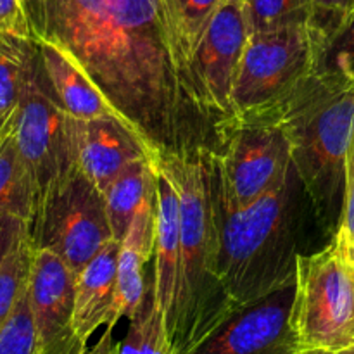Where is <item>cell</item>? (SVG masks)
Returning <instances> with one entry per match:
<instances>
[{"label": "cell", "instance_id": "cell-1", "mask_svg": "<svg viewBox=\"0 0 354 354\" xmlns=\"http://www.w3.org/2000/svg\"><path fill=\"white\" fill-rule=\"evenodd\" d=\"M35 40L75 57L154 152L216 151L171 0H26Z\"/></svg>", "mask_w": 354, "mask_h": 354}, {"label": "cell", "instance_id": "cell-2", "mask_svg": "<svg viewBox=\"0 0 354 354\" xmlns=\"http://www.w3.org/2000/svg\"><path fill=\"white\" fill-rule=\"evenodd\" d=\"M161 154L180 196L178 282L166 330L173 354H190L237 311L218 272L214 151Z\"/></svg>", "mask_w": 354, "mask_h": 354}, {"label": "cell", "instance_id": "cell-3", "mask_svg": "<svg viewBox=\"0 0 354 354\" xmlns=\"http://www.w3.org/2000/svg\"><path fill=\"white\" fill-rule=\"evenodd\" d=\"M282 127L292 165L325 234H337L346 194V159L354 135V82L320 68L265 114Z\"/></svg>", "mask_w": 354, "mask_h": 354}, {"label": "cell", "instance_id": "cell-4", "mask_svg": "<svg viewBox=\"0 0 354 354\" xmlns=\"http://www.w3.org/2000/svg\"><path fill=\"white\" fill-rule=\"evenodd\" d=\"M304 187L296 168L241 209H225L218 196V272L235 310L296 279L297 197Z\"/></svg>", "mask_w": 354, "mask_h": 354}, {"label": "cell", "instance_id": "cell-5", "mask_svg": "<svg viewBox=\"0 0 354 354\" xmlns=\"http://www.w3.org/2000/svg\"><path fill=\"white\" fill-rule=\"evenodd\" d=\"M328 44L313 23L252 33L234 85L232 118L275 109L324 66Z\"/></svg>", "mask_w": 354, "mask_h": 354}, {"label": "cell", "instance_id": "cell-6", "mask_svg": "<svg viewBox=\"0 0 354 354\" xmlns=\"http://www.w3.org/2000/svg\"><path fill=\"white\" fill-rule=\"evenodd\" d=\"M294 328L301 351H339L354 344V272L335 239L297 254Z\"/></svg>", "mask_w": 354, "mask_h": 354}, {"label": "cell", "instance_id": "cell-7", "mask_svg": "<svg viewBox=\"0 0 354 354\" xmlns=\"http://www.w3.org/2000/svg\"><path fill=\"white\" fill-rule=\"evenodd\" d=\"M225 209H241L268 192L292 168L282 127L268 116H234L218 127L213 154Z\"/></svg>", "mask_w": 354, "mask_h": 354}, {"label": "cell", "instance_id": "cell-8", "mask_svg": "<svg viewBox=\"0 0 354 354\" xmlns=\"http://www.w3.org/2000/svg\"><path fill=\"white\" fill-rule=\"evenodd\" d=\"M30 237L35 248L61 256L75 277L113 241L106 197L78 166L41 197Z\"/></svg>", "mask_w": 354, "mask_h": 354}, {"label": "cell", "instance_id": "cell-9", "mask_svg": "<svg viewBox=\"0 0 354 354\" xmlns=\"http://www.w3.org/2000/svg\"><path fill=\"white\" fill-rule=\"evenodd\" d=\"M14 138L33 182L38 206L41 197L76 168L71 116L48 83L40 52L31 62L14 113Z\"/></svg>", "mask_w": 354, "mask_h": 354}, {"label": "cell", "instance_id": "cell-10", "mask_svg": "<svg viewBox=\"0 0 354 354\" xmlns=\"http://www.w3.org/2000/svg\"><path fill=\"white\" fill-rule=\"evenodd\" d=\"M251 35L244 0H223L194 52V78L216 131L234 114V85Z\"/></svg>", "mask_w": 354, "mask_h": 354}, {"label": "cell", "instance_id": "cell-11", "mask_svg": "<svg viewBox=\"0 0 354 354\" xmlns=\"http://www.w3.org/2000/svg\"><path fill=\"white\" fill-rule=\"evenodd\" d=\"M296 279L242 306L190 354H297L294 328Z\"/></svg>", "mask_w": 354, "mask_h": 354}, {"label": "cell", "instance_id": "cell-12", "mask_svg": "<svg viewBox=\"0 0 354 354\" xmlns=\"http://www.w3.org/2000/svg\"><path fill=\"white\" fill-rule=\"evenodd\" d=\"M75 283V273L61 256L35 248L26 292L41 354H85L88 349L73 328Z\"/></svg>", "mask_w": 354, "mask_h": 354}, {"label": "cell", "instance_id": "cell-13", "mask_svg": "<svg viewBox=\"0 0 354 354\" xmlns=\"http://www.w3.org/2000/svg\"><path fill=\"white\" fill-rule=\"evenodd\" d=\"M71 135L76 166L102 194L130 162L158 154L116 114L93 120L71 118Z\"/></svg>", "mask_w": 354, "mask_h": 354}, {"label": "cell", "instance_id": "cell-14", "mask_svg": "<svg viewBox=\"0 0 354 354\" xmlns=\"http://www.w3.org/2000/svg\"><path fill=\"white\" fill-rule=\"evenodd\" d=\"M156 175L154 272L151 279L156 306L169 320L175 304L180 266V196L161 152L152 158Z\"/></svg>", "mask_w": 354, "mask_h": 354}, {"label": "cell", "instance_id": "cell-15", "mask_svg": "<svg viewBox=\"0 0 354 354\" xmlns=\"http://www.w3.org/2000/svg\"><path fill=\"white\" fill-rule=\"evenodd\" d=\"M156 187L142 203L118 252V283L114 303V325L121 318H131L147 296L145 265L154 256Z\"/></svg>", "mask_w": 354, "mask_h": 354}, {"label": "cell", "instance_id": "cell-16", "mask_svg": "<svg viewBox=\"0 0 354 354\" xmlns=\"http://www.w3.org/2000/svg\"><path fill=\"white\" fill-rule=\"evenodd\" d=\"M118 252L120 242L113 239L76 275L73 328L83 346L100 327H114Z\"/></svg>", "mask_w": 354, "mask_h": 354}, {"label": "cell", "instance_id": "cell-17", "mask_svg": "<svg viewBox=\"0 0 354 354\" xmlns=\"http://www.w3.org/2000/svg\"><path fill=\"white\" fill-rule=\"evenodd\" d=\"M37 45L48 83L69 116L76 120H93L111 114L120 116L66 48L47 38L37 40Z\"/></svg>", "mask_w": 354, "mask_h": 354}, {"label": "cell", "instance_id": "cell-18", "mask_svg": "<svg viewBox=\"0 0 354 354\" xmlns=\"http://www.w3.org/2000/svg\"><path fill=\"white\" fill-rule=\"evenodd\" d=\"M152 158L130 162L104 194L107 220L114 241H123L142 203L154 190L156 175Z\"/></svg>", "mask_w": 354, "mask_h": 354}, {"label": "cell", "instance_id": "cell-19", "mask_svg": "<svg viewBox=\"0 0 354 354\" xmlns=\"http://www.w3.org/2000/svg\"><path fill=\"white\" fill-rule=\"evenodd\" d=\"M16 113V111H14ZM37 194L14 138V118L0 140V214H16L31 225Z\"/></svg>", "mask_w": 354, "mask_h": 354}, {"label": "cell", "instance_id": "cell-20", "mask_svg": "<svg viewBox=\"0 0 354 354\" xmlns=\"http://www.w3.org/2000/svg\"><path fill=\"white\" fill-rule=\"evenodd\" d=\"M37 52V40L0 31V116L16 111Z\"/></svg>", "mask_w": 354, "mask_h": 354}, {"label": "cell", "instance_id": "cell-21", "mask_svg": "<svg viewBox=\"0 0 354 354\" xmlns=\"http://www.w3.org/2000/svg\"><path fill=\"white\" fill-rule=\"evenodd\" d=\"M128 322L127 335L118 342V354H173L165 317L156 306L151 283L144 303Z\"/></svg>", "mask_w": 354, "mask_h": 354}, {"label": "cell", "instance_id": "cell-22", "mask_svg": "<svg viewBox=\"0 0 354 354\" xmlns=\"http://www.w3.org/2000/svg\"><path fill=\"white\" fill-rule=\"evenodd\" d=\"M252 33L313 23V0H244Z\"/></svg>", "mask_w": 354, "mask_h": 354}, {"label": "cell", "instance_id": "cell-23", "mask_svg": "<svg viewBox=\"0 0 354 354\" xmlns=\"http://www.w3.org/2000/svg\"><path fill=\"white\" fill-rule=\"evenodd\" d=\"M33 251L35 245L28 235L19 242V245L14 249L12 254L0 268V330L6 327L17 303L26 292Z\"/></svg>", "mask_w": 354, "mask_h": 354}, {"label": "cell", "instance_id": "cell-24", "mask_svg": "<svg viewBox=\"0 0 354 354\" xmlns=\"http://www.w3.org/2000/svg\"><path fill=\"white\" fill-rule=\"evenodd\" d=\"M223 0H171L180 41L192 66L194 52Z\"/></svg>", "mask_w": 354, "mask_h": 354}, {"label": "cell", "instance_id": "cell-25", "mask_svg": "<svg viewBox=\"0 0 354 354\" xmlns=\"http://www.w3.org/2000/svg\"><path fill=\"white\" fill-rule=\"evenodd\" d=\"M0 354H41L28 292L23 294L9 322L0 330Z\"/></svg>", "mask_w": 354, "mask_h": 354}, {"label": "cell", "instance_id": "cell-26", "mask_svg": "<svg viewBox=\"0 0 354 354\" xmlns=\"http://www.w3.org/2000/svg\"><path fill=\"white\" fill-rule=\"evenodd\" d=\"M322 68L341 73L354 82V19L332 38Z\"/></svg>", "mask_w": 354, "mask_h": 354}, {"label": "cell", "instance_id": "cell-27", "mask_svg": "<svg viewBox=\"0 0 354 354\" xmlns=\"http://www.w3.org/2000/svg\"><path fill=\"white\" fill-rule=\"evenodd\" d=\"M313 24L327 35L328 40L354 19V0H313Z\"/></svg>", "mask_w": 354, "mask_h": 354}, {"label": "cell", "instance_id": "cell-28", "mask_svg": "<svg viewBox=\"0 0 354 354\" xmlns=\"http://www.w3.org/2000/svg\"><path fill=\"white\" fill-rule=\"evenodd\" d=\"M0 31L35 40L26 12V0H0Z\"/></svg>", "mask_w": 354, "mask_h": 354}, {"label": "cell", "instance_id": "cell-29", "mask_svg": "<svg viewBox=\"0 0 354 354\" xmlns=\"http://www.w3.org/2000/svg\"><path fill=\"white\" fill-rule=\"evenodd\" d=\"M30 235V227L16 214H0V268L24 237Z\"/></svg>", "mask_w": 354, "mask_h": 354}, {"label": "cell", "instance_id": "cell-30", "mask_svg": "<svg viewBox=\"0 0 354 354\" xmlns=\"http://www.w3.org/2000/svg\"><path fill=\"white\" fill-rule=\"evenodd\" d=\"M334 237L342 241H354V135L346 159V194H344V211L342 221L337 234Z\"/></svg>", "mask_w": 354, "mask_h": 354}, {"label": "cell", "instance_id": "cell-31", "mask_svg": "<svg viewBox=\"0 0 354 354\" xmlns=\"http://www.w3.org/2000/svg\"><path fill=\"white\" fill-rule=\"evenodd\" d=\"M113 330L114 327L104 328L99 341H97L92 348L86 349L85 354H118V344L113 339Z\"/></svg>", "mask_w": 354, "mask_h": 354}, {"label": "cell", "instance_id": "cell-32", "mask_svg": "<svg viewBox=\"0 0 354 354\" xmlns=\"http://www.w3.org/2000/svg\"><path fill=\"white\" fill-rule=\"evenodd\" d=\"M332 239H335V241L342 245V251H344L346 259H348L349 266H351L353 272H354V241L348 242V241H342V239H339V237H332Z\"/></svg>", "mask_w": 354, "mask_h": 354}, {"label": "cell", "instance_id": "cell-33", "mask_svg": "<svg viewBox=\"0 0 354 354\" xmlns=\"http://www.w3.org/2000/svg\"><path fill=\"white\" fill-rule=\"evenodd\" d=\"M297 354H354V344L346 349H339V351H318V349H315V351H299Z\"/></svg>", "mask_w": 354, "mask_h": 354}, {"label": "cell", "instance_id": "cell-34", "mask_svg": "<svg viewBox=\"0 0 354 354\" xmlns=\"http://www.w3.org/2000/svg\"><path fill=\"white\" fill-rule=\"evenodd\" d=\"M12 118H14V113L10 114V116H0V140L3 138L6 131L9 130L10 123H12Z\"/></svg>", "mask_w": 354, "mask_h": 354}]
</instances>
